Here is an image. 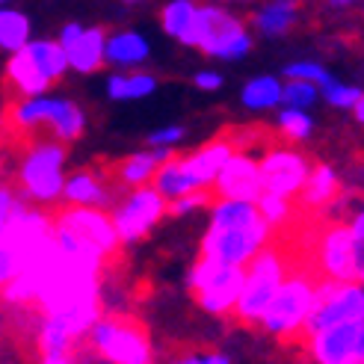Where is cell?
I'll list each match as a JSON object with an SVG mask.
<instances>
[{
	"label": "cell",
	"mask_w": 364,
	"mask_h": 364,
	"mask_svg": "<svg viewBox=\"0 0 364 364\" xmlns=\"http://www.w3.org/2000/svg\"><path fill=\"white\" fill-rule=\"evenodd\" d=\"M269 243L272 228L261 220L255 202L213 198L208 205V228L198 243V258L225 267H246Z\"/></svg>",
	"instance_id": "1"
},
{
	"label": "cell",
	"mask_w": 364,
	"mask_h": 364,
	"mask_svg": "<svg viewBox=\"0 0 364 364\" xmlns=\"http://www.w3.org/2000/svg\"><path fill=\"white\" fill-rule=\"evenodd\" d=\"M68 71L65 50L57 39H30L21 50L9 53L4 77L18 98L48 95Z\"/></svg>",
	"instance_id": "2"
},
{
	"label": "cell",
	"mask_w": 364,
	"mask_h": 364,
	"mask_svg": "<svg viewBox=\"0 0 364 364\" xmlns=\"http://www.w3.org/2000/svg\"><path fill=\"white\" fill-rule=\"evenodd\" d=\"M83 341L107 364H154V343L149 332L127 314H101Z\"/></svg>",
	"instance_id": "3"
},
{
	"label": "cell",
	"mask_w": 364,
	"mask_h": 364,
	"mask_svg": "<svg viewBox=\"0 0 364 364\" xmlns=\"http://www.w3.org/2000/svg\"><path fill=\"white\" fill-rule=\"evenodd\" d=\"M65 184V145L57 139H39L18 163V198L36 208L60 202Z\"/></svg>",
	"instance_id": "4"
},
{
	"label": "cell",
	"mask_w": 364,
	"mask_h": 364,
	"mask_svg": "<svg viewBox=\"0 0 364 364\" xmlns=\"http://www.w3.org/2000/svg\"><path fill=\"white\" fill-rule=\"evenodd\" d=\"M314 284H317V276L311 269H287L284 282L279 284L276 294H272L258 326L279 341L302 338V326H305L311 302H314Z\"/></svg>",
	"instance_id": "5"
},
{
	"label": "cell",
	"mask_w": 364,
	"mask_h": 364,
	"mask_svg": "<svg viewBox=\"0 0 364 364\" xmlns=\"http://www.w3.org/2000/svg\"><path fill=\"white\" fill-rule=\"evenodd\" d=\"M287 258L279 246H264L255 258L243 267V287L237 305H234V317L246 326H258L261 314L267 311V305L272 299V294L279 290V284L287 276Z\"/></svg>",
	"instance_id": "6"
},
{
	"label": "cell",
	"mask_w": 364,
	"mask_h": 364,
	"mask_svg": "<svg viewBox=\"0 0 364 364\" xmlns=\"http://www.w3.org/2000/svg\"><path fill=\"white\" fill-rule=\"evenodd\" d=\"M187 287L196 294V302L210 317L234 314L240 287H243V267H225L198 258L187 272Z\"/></svg>",
	"instance_id": "7"
},
{
	"label": "cell",
	"mask_w": 364,
	"mask_h": 364,
	"mask_svg": "<svg viewBox=\"0 0 364 364\" xmlns=\"http://www.w3.org/2000/svg\"><path fill=\"white\" fill-rule=\"evenodd\" d=\"M350 320H364L361 282H329L317 276L314 302L302 326V338L314 335L320 329H329V326H338V323H350Z\"/></svg>",
	"instance_id": "8"
},
{
	"label": "cell",
	"mask_w": 364,
	"mask_h": 364,
	"mask_svg": "<svg viewBox=\"0 0 364 364\" xmlns=\"http://www.w3.org/2000/svg\"><path fill=\"white\" fill-rule=\"evenodd\" d=\"M110 220L116 228L119 246H134L149 237L166 220V198L151 184L134 187V190H127L124 198H116V205L110 208Z\"/></svg>",
	"instance_id": "9"
},
{
	"label": "cell",
	"mask_w": 364,
	"mask_h": 364,
	"mask_svg": "<svg viewBox=\"0 0 364 364\" xmlns=\"http://www.w3.org/2000/svg\"><path fill=\"white\" fill-rule=\"evenodd\" d=\"M317 272L329 282H361L364 276V246H355L347 223L326 225L317 237Z\"/></svg>",
	"instance_id": "10"
},
{
	"label": "cell",
	"mask_w": 364,
	"mask_h": 364,
	"mask_svg": "<svg viewBox=\"0 0 364 364\" xmlns=\"http://www.w3.org/2000/svg\"><path fill=\"white\" fill-rule=\"evenodd\" d=\"M261 166V184L264 193H272L279 198H294L299 196V190L305 187V178L311 172V160L296 149H269L258 157Z\"/></svg>",
	"instance_id": "11"
},
{
	"label": "cell",
	"mask_w": 364,
	"mask_h": 364,
	"mask_svg": "<svg viewBox=\"0 0 364 364\" xmlns=\"http://www.w3.org/2000/svg\"><path fill=\"white\" fill-rule=\"evenodd\" d=\"M314 364H364V320L338 323L305 338Z\"/></svg>",
	"instance_id": "12"
},
{
	"label": "cell",
	"mask_w": 364,
	"mask_h": 364,
	"mask_svg": "<svg viewBox=\"0 0 364 364\" xmlns=\"http://www.w3.org/2000/svg\"><path fill=\"white\" fill-rule=\"evenodd\" d=\"M53 225H60L65 231H71L75 237L86 240L89 246H95L107 261L122 249L119 237H116V228L110 220V210H101V208H63L60 213H53Z\"/></svg>",
	"instance_id": "13"
},
{
	"label": "cell",
	"mask_w": 364,
	"mask_h": 364,
	"mask_svg": "<svg viewBox=\"0 0 364 364\" xmlns=\"http://www.w3.org/2000/svg\"><path fill=\"white\" fill-rule=\"evenodd\" d=\"M255 45V36L249 30V24L243 18H237L234 12L216 6L213 12V21H210V30L202 42V53L213 60H225V63H237L243 57H249V50Z\"/></svg>",
	"instance_id": "14"
},
{
	"label": "cell",
	"mask_w": 364,
	"mask_h": 364,
	"mask_svg": "<svg viewBox=\"0 0 364 364\" xmlns=\"http://www.w3.org/2000/svg\"><path fill=\"white\" fill-rule=\"evenodd\" d=\"M213 190L216 198H237V202H255L261 193V166H258V157L249 154V151H237L223 163L220 175L213 178Z\"/></svg>",
	"instance_id": "15"
},
{
	"label": "cell",
	"mask_w": 364,
	"mask_h": 364,
	"mask_svg": "<svg viewBox=\"0 0 364 364\" xmlns=\"http://www.w3.org/2000/svg\"><path fill=\"white\" fill-rule=\"evenodd\" d=\"M231 154H234V142L225 139V136H216V139L205 142L202 149H196V151L178 157V160H181V166H184L187 178L196 184V190H210L213 187V178L220 175L223 163Z\"/></svg>",
	"instance_id": "16"
},
{
	"label": "cell",
	"mask_w": 364,
	"mask_h": 364,
	"mask_svg": "<svg viewBox=\"0 0 364 364\" xmlns=\"http://www.w3.org/2000/svg\"><path fill=\"white\" fill-rule=\"evenodd\" d=\"M151 57V45L136 30H116L104 39V65L113 71H136Z\"/></svg>",
	"instance_id": "17"
},
{
	"label": "cell",
	"mask_w": 364,
	"mask_h": 364,
	"mask_svg": "<svg viewBox=\"0 0 364 364\" xmlns=\"http://www.w3.org/2000/svg\"><path fill=\"white\" fill-rule=\"evenodd\" d=\"M302 4L299 0H264L252 12V30L264 39H282L299 24Z\"/></svg>",
	"instance_id": "18"
},
{
	"label": "cell",
	"mask_w": 364,
	"mask_h": 364,
	"mask_svg": "<svg viewBox=\"0 0 364 364\" xmlns=\"http://www.w3.org/2000/svg\"><path fill=\"white\" fill-rule=\"evenodd\" d=\"M60 202H65L68 208H101V210H110L116 205V196H113L110 184H104L95 172H75V175H65Z\"/></svg>",
	"instance_id": "19"
},
{
	"label": "cell",
	"mask_w": 364,
	"mask_h": 364,
	"mask_svg": "<svg viewBox=\"0 0 364 364\" xmlns=\"http://www.w3.org/2000/svg\"><path fill=\"white\" fill-rule=\"evenodd\" d=\"M104 39H107L104 27H86L83 24L77 39L68 48H63L68 71H75V75H95V71L104 65Z\"/></svg>",
	"instance_id": "20"
},
{
	"label": "cell",
	"mask_w": 364,
	"mask_h": 364,
	"mask_svg": "<svg viewBox=\"0 0 364 364\" xmlns=\"http://www.w3.org/2000/svg\"><path fill=\"white\" fill-rule=\"evenodd\" d=\"M341 196V175L335 166H329V163H317V166H311V172H308L305 178V187L299 190V205L305 210H314V208H326L329 202H335V198Z\"/></svg>",
	"instance_id": "21"
},
{
	"label": "cell",
	"mask_w": 364,
	"mask_h": 364,
	"mask_svg": "<svg viewBox=\"0 0 364 364\" xmlns=\"http://www.w3.org/2000/svg\"><path fill=\"white\" fill-rule=\"evenodd\" d=\"M50 136L57 142H77L86 131V113L83 107L75 104L71 98H63V95H53V104H50V116H48V127Z\"/></svg>",
	"instance_id": "22"
},
{
	"label": "cell",
	"mask_w": 364,
	"mask_h": 364,
	"mask_svg": "<svg viewBox=\"0 0 364 364\" xmlns=\"http://www.w3.org/2000/svg\"><path fill=\"white\" fill-rule=\"evenodd\" d=\"M157 92V77L151 71H113L107 77V98L110 101H142Z\"/></svg>",
	"instance_id": "23"
},
{
	"label": "cell",
	"mask_w": 364,
	"mask_h": 364,
	"mask_svg": "<svg viewBox=\"0 0 364 364\" xmlns=\"http://www.w3.org/2000/svg\"><path fill=\"white\" fill-rule=\"evenodd\" d=\"M240 101H243L246 110H252V113L276 110V107H282V80L276 75H258V77H252L243 86Z\"/></svg>",
	"instance_id": "24"
},
{
	"label": "cell",
	"mask_w": 364,
	"mask_h": 364,
	"mask_svg": "<svg viewBox=\"0 0 364 364\" xmlns=\"http://www.w3.org/2000/svg\"><path fill=\"white\" fill-rule=\"evenodd\" d=\"M80 341H75V335L68 332V326L57 317H39L36 326V347L42 355H71V350L77 347Z\"/></svg>",
	"instance_id": "25"
},
{
	"label": "cell",
	"mask_w": 364,
	"mask_h": 364,
	"mask_svg": "<svg viewBox=\"0 0 364 364\" xmlns=\"http://www.w3.org/2000/svg\"><path fill=\"white\" fill-rule=\"evenodd\" d=\"M33 39V24L24 12L0 6V53H15Z\"/></svg>",
	"instance_id": "26"
},
{
	"label": "cell",
	"mask_w": 364,
	"mask_h": 364,
	"mask_svg": "<svg viewBox=\"0 0 364 364\" xmlns=\"http://www.w3.org/2000/svg\"><path fill=\"white\" fill-rule=\"evenodd\" d=\"M157 157L151 149H142L136 154H127L122 163H119V169H116V178H119V184H124L127 190H134V187H145V184H151V178L157 172Z\"/></svg>",
	"instance_id": "27"
},
{
	"label": "cell",
	"mask_w": 364,
	"mask_h": 364,
	"mask_svg": "<svg viewBox=\"0 0 364 364\" xmlns=\"http://www.w3.org/2000/svg\"><path fill=\"white\" fill-rule=\"evenodd\" d=\"M151 187H154L163 198H166V202H172V198L187 196V193L196 190V184L187 178V172H184V166H181L178 157H169L166 163H160L157 172H154V178H151Z\"/></svg>",
	"instance_id": "28"
},
{
	"label": "cell",
	"mask_w": 364,
	"mask_h": 364,
	"mask_svg": "<svg viewBox=\"0 0 364 364\" xmlns=\"http://www.w3.org/2000/svg\"><path fill=\"white\" fill-rule=\"evenodd\" d=\"M196 9H198L196 0H169V4H163V9H160L163 33L172 36V39H181V36L187 33V27L193 24Z\"/></svg>",
	"instance_id": "29"
},
{
	"label": "cell",
	"mask_w": 364,
	"mask_h": 364,
	"mask_svg": "<svg viewBox=\"0 0 364 364\" xmlns=\"http://www.w3.org/2000/svg\"><path fill=\"white\" fill-rule=\"evenodd\" d=\"M276 124L287 142H305L311 139L314 134V119L308 110H294V107H282L279 116H276Z\"/></svg>",
	"instance_id": "30"
},
{
	"label": "cell",
	"mask_w": 364,
	"mask_h": 364,
	"mask_svg": "<svg viewBox=\"0 0 364 364\" xmlns=\"http://www.w3.org/2000/svg\"><path fill=\"white\" fill-rule=\"evenodd\" d=\"M255 208H258L261 220L276 231V228H284L290 220H294V202L290 198H279L272 193H261L258 198H255Z\"/></svg>",
	"instance_id": "31"
},
{
	"label": "cell",
	"mask_w": 364,
	"mask_h": 364,
	"mask_svg": "<svg viewBox=\"0 0 364 364\" xmlns=\"http://www.w3.org/2000/svg\"><path fill=\"white\" fill-rule=\"evenodd\" d=\"M320 98L329 107H335V110H353L358 101H364V92H361V86H350V83L329 77L320 86Z\"/></svg>",
	"instance_id": "32"
},
{
	"label": "cell",
	"mask_w": 364,
	"mask_h": 364,
	"mask_svg": "<svg viewBox=\"0 0 364 364\" xmlns=\"http://www.w3.org/2000/svg\"><path fill=\"white\" fill-rule=\"evenodd\" d=\"M320 101V89L308 80H284L282 83V107H294V110H311Z\"/></svg>",
	"instance_id": "33"
},
{
	"label": "cell",
	"mask_w": 364,
	"mask_h": 364,
	"mask_svg": "<svg viewBox=\"0 0 364 364\" xmlns=\"http://www.w3.org/2000/svg\"><path fill=\"white\" fill-rule=\"evenodd\" d=\"M213 202V193L208 190H193L187 196H178L172 202H166V216H175V220H187V216L208 210V205Z\"/></svg>",
	"instance_id": "34"
},
{
	"label": "cell",
	"mask_w": 364,
	"mask_h": 364,
	"mask_svg": "<svg viewBox=\"0 0 364 364\" xmlns=\"http://www.w3.org/2000/svg\"><path fill=\"white\" fill-rule=\"evenodd\" d=\"M284 77L287 80H308V83H314L317 89L329 80V68L320 65V63H311V60H296V63H290L284 65Z\"/></svg>",
	"instance_id": "35"
},
{
	"label": "cell",
	"mask_w": 364,
	"mask_h": 364,
	"mask_svg": "<svg viewBox=\"0 0 364 364\" xmlns=\"http://www.w3.org/2000/svg\"><path fill=\"white\" fill-rule=\"evenodd\" d=\"M184 139H187V127H181V124L157 127V131H151L149 136H145L149 149H178V145L184 142Z\"/></svg>",
	"instance_id": "36"
},
{
	"label": "cell",
	"mask_w": 364,
	"mask_h": 364,
	"mask_svg": "<svg viewBox=\"0 0 364 364\" xmlns=\"http://www.w3.org/2000/svg\"><path fill=\"white\" fill-rule=\"evenodd\" d=\"M166 364H231V358L225 353H184L169 358Z\"/></svg>",
	"instance_id": "37"
},
{
	"label": "cell",
	"mask_w": 364,
	"mask_h": 364,
	"mask_svg": "<svg viewBox=\"0 0 364 364\" xmlns=\"http://www.w3.org/2000/svg\"><path fill=\"white\" fill-rule=\"evenodd\" d=\"M18 202H21L18 193L9 184H0V234H4V228H6V223H9V216H12Z\"/></svg>",
	"instance_id": "38"
},
{
	"label": "cell",
	"mask_w": 364,
	"mask_h": 364,
	"mask_svg": "<svg viewBox=\"0 0 364 364\" xmlns=\"http://www.w3.org/2000/svg\"><path fill=\"white\" fill-rule=\"evenodd\" d=\"M225 77L220 75V71H213V68H205V71H198V75L193 77V86L198 89V92H216V89H223Z\"/></svg>",
	"instance_id": "39"
},
{
	"label": "cell",
	"mask_w": 364,
	"mask_h": 364,
	"mask_svg": "<svg viewBox=\"0 0 364 364\" xmlns=\"http://www.w3.org/2000/svg\"><path fill=\"white\" fill-rule=\"evenodd\" d=\"M15 272H18V261H15V255H12L4 243H0V287H4V284L15 276Z\"/></svg>",
	"instance_id": "40"
},
{
	"label": "cell",
	"mask_w": 364,
	"mask_h": 364,
	"mask_svg": "<svg viewBox=\"0 0 364 364\" xmlns=\"http://www.w3.org/2000/svg\"><path fill=\"white\" fill-rule=\"evenodd\" d=\"M80 30H83V24H80V21H68V24L60 30V36H57L60 48H68V45H71V42H75L77 36H80Z\"/></svg>",
	"instance_id": "41"
},
{
	"label": "cell",
	"mask_w": 364,
	"mask_h": 364,
	"mask_svg": "<svg viewBox=\"0 0 364 364\" xmlns=\"http://www.w3.org/2000/svg\"><path fill=\"white\" fill-rule=\"evenodd\" d=\"M39 364H71V355H42Z\"/></svg>",
	"instance_id": "42"
},
{
	"label": "cell",
	"mask_w": 364,
	"mask_h": 364,
	"mask_svg": "<svg viewBox=\"0 0 364 364\" xmlns=\"http://www.w3.org/2000/svg\"><path fill=\"white\" fill-rule=\"evenodd\" d=\"M355 4H361V0H329L332 9H350V6H355Z\"/></svg>",
	"instance_id": "43"
},
{
	"label": "cell",
	"mask_w": 364,
	"mask_h": 364,
	"mask_svg": "<svg viewBox=\"0 0 364 364\" xmlns=\"http://www.w3.org/2000/svg\"><path fill=\"white\" fill-rule=\"evenodd\" d=\"M353 116H355V119H358V124H361V122H364V101H358V104H355V107H353Z\"/></svg>",
	"instance_id": "44"
},
{
	"label": "cell",
	"mask_w": 364,
	"mask_h": 364,
	"mask_svg": "<svg viewBox=\"0 0 364 364\" xmlns=\"http://www.w3.org/2000/svg\"><path fill=\"white\" fill-rule=\"evenodd\" d=\"M216 4H240V6H246V4H252V0H216Z\"/></svg>",
	"instance_id": "45"
},
{
	"label": "cell",
	"mask_w": 364,
	"mask_h": 364,
	"mask_svg": "<svg viewBox=\"0 0 364 364\" xmlns=\"http://www.w3.org/2000/svg\"><path fill=\"white\" fill-rule=\"evenodd\" d=\"M122 4H127V6H139V4H145V0H122Z\"/></svg>",
	"instance_id": "46"
},
{
	"label": "cell",
	"mask_w": 364,
	"mask_h": 364,
	"mask_svg": "<svg viewBox=\"0 0 364 364\" xmlns=\"http://www.w3.org/2000/svg\"><path fill=\"white\" fill-rule=\"evenodd\" d=\"M0 4H9V0H0Z\"/></svg>",
	"instance_id": "47"
},
{
	"label": "cell",
	"mask_w": 364,
	"mask_h": 364,
	"mask_svg": "<svg viewBox=\"0 0 364 364\" xmlns=\"http://www.w3.org/2000/svg\"><path fill=\"white\" fill-rule=\"evenodd\" d=\"M0 6H4V4H0Z\"/></svg>",
	"instance_id": "48"
}]
</instances>
